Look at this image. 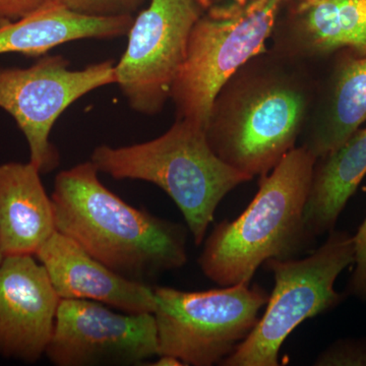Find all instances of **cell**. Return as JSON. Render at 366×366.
Wrapping results in <instances>:
<instances>
[{"mask_svg": "<svg viewBox=\"0 0 366 366\" xmlns=\"http://www.w3.org/2000/svg\"><path fill=\"white\" fill-rule=\"evenodd\" d=\"M315 86L308 64L274 50L255 55L217 94L206 127L212 150L250 178L271 172L300 139Z\"/></svg>", "mask_w": 366, "mask_h": 366, "instance_id": "cell-1", "label": "cell"}, {"mask_svg": "<svg viewBox=\"0 0 366 366\" xmlns=\"http://www.w3.org/2000/svg\"><path fill=\"white\" fill-rule=\"evenodd\" d=\"M51 199L56 230L125 278L148 284L187 262V228L125 203L91 161L59 172Z\"/></svg>", "mask_w": 366, "mask_h": 366, "instance_id": "cell-2", "label": "cell"}, {"mask_svg": "<svg viewBox=\"0 0 366 366\" xmlns=\"http://www.w3.org/2000/svg\"><path fill=\"white\" fill-rule=\"evenodd\" d=\"M317 159L302 146L288 152L242 215L215 226L204 242L199 264L218 285L250 283L268 259H293L312 240L305 224Z\"/></svg>", "mask_w": 366, "mask_h": 366, "instance_id": "cell-3", "label": "cell"}, {"mask_svg": "<svg viewBox=\"0 0 366 366\" xmlns=\"http://www.w3.org/2000/svg\"><path fill=\"white\" fill-rule=\"evenodd\" d=\"M90 161L99 172L114 179L142 180L160 187L182 212L197 245L204 242L224 197L252 179L216 155L203 127L185 119H177L169 131L146 143L99 146Z\"/></svg>", "mask_w": 366, "mask_h": 366, "instance_id": "cell-4", "label": "cell"}, {"mask_svg": "<svg viewBox=\"0 0 366 366\" xmlns=\"http://www.w3.org/2000/svg\"><path fill=\"white\" fill-rule=\"evenodd\" d=\"M284 0H233L204 11L190 33L171 99L177 119L206 129L217 94L238 69L264 51Z\"/></svg>", "mask_w": 366, "mask_h": 366, "instance_id": "cell-5", "label": "cell"}, {"mask_svg": "<svg viewBox=\"0 0 366 366\" xmlns=\"http://www.w3.org/2000/svg\"><path fill=\"white\" fill-rule=\"evenodd\" d=\"M355 262L354 235L330 231L326 242L310 257L268 259L274 287L266 312L224 366H278L279 352L289 335L305 320L338 305L343 296L335 290L339 274Z\"/></svg>", "mask_w": 366, "mask_h": 366, "instance_id": "cell-6", "label": "cell"}, {"mask_svg": "<svg viewBox=\"0 0 366 366\" xmlns=\"http://www.w3.org/2000/svg\"><path fill=\"white\" fill-rule=\"evenodd\" d=\"M153 289L158 355L184 365H220L247 338L269 300L264 288L250 283L196 292Z\"/></svg>", "mask_w": 366, "mask_h": 366, "instance_id": "cell-7", "label": "cell"}, {"mask_svg": "<svg viewBox=\"0 0 366 366\" xmlns=\"http://www.w3.org/2000/svg\"><path fill=\"white\" fill-rule=\"evenodd\" d=\"M113 60L69 69L61 55H46L26 69L0 66V108L23 132L30 162L41 174L59 167L60 156L50 142L53 125L72 103L101 86L117 84Z\"/></svg>", "mask_w": 366, "mask_h": 366, "instance_id": "cell-8", "label": "cell"}, {"mask_svg": "<svg viewBox=\"0 0 366 366\" xmlns=\"http://www.w3.org/2000/svg\"><path fill=\"white\" fill-rule=\"evenodd\" d=\"M204 11L203 0H151L134 18L114 66L117 85L134 112L157 114L171 99L190 33Z\"/></svg>", "mask_w": 366, "mask_h": 366, "instance_id": "cell-9", "label": "cell"}, {"mask_svg": "<svg viewBox=\"0 0 366 366\" xmlns=\"http://www.w3.org/2000/svg\"><path fill=\"white\" fill-rule=\"evenodd\" d=\"M158 353L153 314H117L96 301L60 300L45 355L56 366H129Z\"/></svg>", "mask_w": 366, "mask_h": 366, "instance_id": "cell-10", "label": "cell"}, {"mask_svg": "<svg viewBox=\"0 0 366 366\" xmlns=\"http://www.w3.org/2000/svg\"><path fill=\"white\" fill-rule=\"evenodd\" d=\"M60 297L34 255L0 264V356L35 363L51 339Z\"/></svg>", "mask_w": 366, "mask_h": 366, "instance_id": "cell-11", "label": "cell"}, {"mask_svg": "<svg viewBox=\"0 0 366 366\" xmlns=\"http://www.w3.org/2000/svg\"><path fill=\"white\" fill-rule=\"evenodd\" d=\"M274 51L308 64L341 49L366 55V0H289Z\"/></svg>", "mask_w": 366, "mask_h": 366, "instance_id": "cell-12", "label": "cell"}, {"mask_svg": "<svg viewBox=\"0 0 366 366\" xmlns=\"http://www.w3.org/2000/svg\"><path fill=\"white\" fill-rule=\"evenodd\" d=\"M60 300L96 301L129 314H153L154 289L125 278L62 233H53L35 254Z\"/></svg>", "mask_w": 366, "mask_h": 366, "instance_id": "cell-13", "label": "cell"}, {"mask_svg": "<svg viewBox=\"0 0 366 366\" xmlns=\"http://www.w3.org/2000/svg\"><path fill=\"white\" fill-rule=\"evenodd\" d=\"M329 59L326 74L315 78L300 136L301 146L317 159L337 150L366 122V55L341 49Z\"/></svg>", "mask_w": 366, "mask_h": 366, "instance_id": "cell-14", "label": "cell"}, {"mask_svg": "<svg viewBox=\"0 0 366 366\" xmlns=\"http://www.w3.org/2000/svg\"><path fill=\"white\" fill-rule=\"evenodd\" d=\"M32 163L0 165V245L4 257L34 255L56 232L54 208Z\"/></svg>", "mask_w": 366, "mask_h": 366, "instance_id": "cell-15", "label": "cell"}, {"mask_svg": "<svg viewBox=\"0 0 366 366\" xmlns=\"http://www.w3.org/2000/svg\"><path fill=\"white\" fill-rule=\"evenodd\" d=\"M134 16H92L71 11L62 0L16 21L0 24V54L42 56L56 46L81 39L127 36Z\"/></svg>", "mask_w": 366, "mask_h": 366, "instance_id": "cell-16", "label": "cell"}, {"mask_svg": "<svg viewBox=\"0 0 366 366\" xmlns=\"http://www.w3.org/2000/svg\"><path fill=\"white\" fill-rule=\"evenodd\" d=\"M366 175V129L337 150L317 159L305 209V224L315 237L335 229L347 202Z\"/></svg>", "mask_w": 366, "mask_h": 366, "instance_id": "cell-17", "label": "cell"}, {"mask_svg": "<svg viewBox=\"0 0 366 366\" xmlns=\"http://www.w3.org/2000/svg\"><path fill=\"white\" fill-rule=\"evenodd\" d=\"M317 366H366V339H341L317 356Z\"/></svg>", "mask_w": 366, "mask_h": 366, "instance_id": "cell-18", "label": "cell"}, {"mask_svg": "<svg viewBox=\"0 0 366 366\" xmlns=\"http://www.w3.org/2000/svg\"><path fill=\"white\" fill-rule=\"evenodd\" d=\"M71 11L92 16H134L144 0H62Z\"/></svg>", "mask_w": 366, "mask_h": 366, "instance_id": "cell-19", "label": "cell"}, {"mask_svg": "<svg viewBox=\"0 0 366 366\" xmlns=\"http://www.w3.org/2000/svg\"><path fill=\"white\" fill-rule=\"evenodd\" d=\"M355 242V269L349 281V295L366 301V218L354 235Z\"/></svg>", "mask_w": 366, "mask_h": 366, "instance_id": "cell-20", "label": "cell"}, {"mask_svg": "<svg viewBox=\"0 0 366 366\" xmlns=\"http://www.w3.org/2000/svg\"><path fill=\"white\" fill-rule=\"evenodd\" d=\"M56 0H0V24L16 21Z\"/></svg>", "mask_w": 366, "mask_h": 366, "instance_id": "cell-21", "label": "cell"}, {"mask_svg": "<svg viewBox=\"0 0 366 366\" xmlns=\"http://www.w3.org/2000/svg\"><path fill=\"white\" fill-rule=\"evenodd\" d=\"M159 360L152 365L155 366H182L183 362L177 357L171 355H158Z\"/></svg>", "mask_w": 366, "mask_h": 366, "instance_id": "cell-22", "label": "cell"}, {"mask_svg": "<svg viewBox=\"0 0 366 366\" xmlns=\"http://www.w3.org/2000/svg\"><path fill=\"white\" fill-rule=\"evenodd\" d=\"M4 252H2V249H1V245H0V264H1V262H4Z\"/></svg>", "mask_w": 366, "mask_h": 366, "instance_id": "cell-23", "label": "cell"}]
</instances>
